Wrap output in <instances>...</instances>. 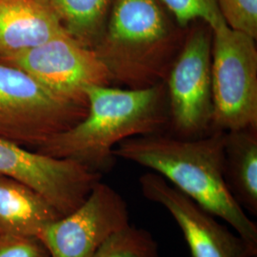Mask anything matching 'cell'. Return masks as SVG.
I'll use <instances>...</instances> for the list:
<instances>
[{
    "mask_svg": "<svg viewBox=\"0 0 257 257\" xmlns=\"http://www.w3.org/2000/svg\"><path fill=\"white\" fill-rule=\"evenodd\" d=\"M226 132L198 138L153 134L131 138L114 148L113 156L152 170L236 233L257 245V225L233 198L225 178Z\"/></svg>",
    "mask_w": 257,
    "mask_h": 257,
    "instance_id": "obj_1",
    "label": "cell"
},
{
    "mask_svg": "<svg viewBox=\"0 0 257 257\" xmlns=\"http://www.w3.org/2000/svg\"><path fill=\"white\" fill-rule=\"evenodd\" d=\"M85 94V117L35 151L74 160L102 174L113 165V150L120 142L159 134L169 118L165 82L146 89L92 85Z\"/></svg>",
    "mask_w": 257,
    "mask_h": 257,
    "instance_id": "obj_2",
    "label": "cell"
},
{
    "mask_svg": "<svg viewBox=\"0 0 257 257\" xmlns=\"http://www.w3.org/2000/svg\"><path fill=\"white\" fill-rule=\"evenodd\" d=\"M185 35L160 0H112L93 50L112 83L146 89L165 82Z\"/></svg>",
    "mask_w": 257,
    "mask_h": 257,
    "instance_id": "obj_3",
    "label": "cell"
},
{
    "mask_svg": "<svg viewBox=\"0 0 257 257\" xmlns=\"http://www.w3.org/2000/svg\"><path fill=\"white\" fill-rule=\"evenodd\" d=\"M88 103L56 95L33 76L0 61V138L36 150L82 120Z\"/></svg>",
    "mask_w": 257,
    "mask_h": 257,
    "instance_id": "obj_4",
    "label": "cell"
},
{
    "mask_svg": "<svg viewBox=\"0 0 257 257\" xmlns=\"http://www.w3.org/2000/svg\"><path fill=\"white\" fill-rule=\"evenodd\" d=\"M213 131L257 128L255 38L223 23L211 29Z\"/></svg>",
    "mask_w": 257,
    "mask_h": 257,
    "instance_id": "obj_5",
    "label": "cell"
},
{
    "mask_svg": "<svg viewBox=\"0 0 257 257\" xmlns=\"http://www.w3.org/2000/svg\"><path fill=\"white\" fill-rule=\"evenodd\" d=\"M212 31L202 21L186 29L183 45L167 76V98L176 138L209 135L212 118Z\"/></svg>",
    "mask_w": 257,
    "mask_h": 257,
    "instance_id": "obj_6",
    "label": "cell"
},
{
    "mask_svg": "<svg viewBox=\"0 0 257 257\" xmlns=\"http://www.w3.org/2000/svg\"><path fill=\"white\" fill-rule=\"evenodd\" d=\"M0 61L24 71L56 95L80 103H88L87 87L112 83L94 50L67 33Z\"/></svg>",
    "mask_w": 257,
    "mask_h": 257,
    "instance_id": "obj_7",
    "label": "cell"
},
{
    "mask_svg": "<svg viewBox=\"0 0 257 257\" xmlns=\"http://www.w3.org/2000/svg\"><path fill=\"white\" fill-rule=\"evenodd\" d=\"M0 175L27 184L62 216L80 206L101 174L71 159L55 158L0 138Z\"/></svg>",
    "mask_w": 257,
    "mask_h": 257,
    "instance_id": "obj_8",
    "label": "cell"
},
{
    "mask_svg": "<svg viewBox=\"0 0 257 257\" xmlns=\"http://www.w3.org/2000/svg\"><path fill=\"white\" fill-rule=\"evenodd\" d=\"M130 224L124 198L99 181L80 206L48 225L37 237L51 257H93L112 234Z\"/></svg>",
    "mask_w": 257,
    "mask_h": 257,
    "instance_id": "obj_9",
    "label": "cell"
},
{
    "mask_svg": "<svg viewBox=\"0 0 257 257\" xmlns=\"http://www.w3.org/2000/svg\"><path fill=\"white\" fill-rule=\"evenodd\" d=\"M141 192L163 206L183 233L192 257H255L257 245L231 232L188 195L164 177L150 172L139 178Z\"/></svg>",
    "mask_w": 257,
    "mask_h": 257,
    "instance_id": "obj_10",
    "label": "cell"
},
{
    "mask_svg": "<svg viewBox=\"0 0 257 257\" xmlns=\"http://www.w3.org/2000/svg\"><path fill=\"white\" fill-rule=\"evenodd\" d=\"M66 33L45 0H0V59Z\"/></svg>",
    "mask_w": 257,
    "mask_h": 257,
    "instance_id": "obj_11",
    "label": "cell"
},
{
    "mask_svg": "<svg viewBox=\"0 0 257 257\" xmlns=\"http://www.w3.org/2000/svg\"><path fill=\"white\" fill-rule=\"evenodd\" d=\"M61 216L27 184L0 175V232L37 237Z\"/></svg>",
    "mask_w": 257,
    "mask_h": 257,
    "instance_id": "obj_12",
    "label": "cell"
},
{
    "mask_svg": "<svg viewBox=\"0 0 257 257\" xmlns=\"http://www.w3.org/2000/svg\"><path fill=\"white\" fill-rule=\"evenodd\" d=\"M225 178L240 207L256 215V128L226 132Z\"/></svg>",
    "mask_w": 257,
    "mask_h": 257,
    "instance_id": "obj_13",
    "label": "cell"
},
{
    "mask_svg": "<svg viewBox=\"0 0 257 257\" xmlns=\"http://www.w3.org/2000/svg\"><path fill=\"white\" fill-rule=\"evenodd\" d=\"M65 32L93 49L104 32L112 0H45Z\"/></svg>",
    "mask_w": 257,
    "mask_h": 257,
    "instance_id": "obj_14",
    "label": "cell"
},
{
    "mask_svg": "<svg viewBox=\"0 0 257 257\" xmlns=\"http://www.w3.org/2000/svg\"><path fill=\"white\" fill-rule=\"evenodd\" d=\"M93 257H159L158 244L150 231L130 224L112 234Z\"/></svg>",
    "mask_w": 257,
    "mask_h": 257,
    "instance_id": "obj_15",
    "label": "cell"
},
{
    "mask_svg": "<svg viewBox=\"0 0 257 257\" xmlns=\"http://www.w3.org/2000/svg\"><path fill=\"white\" fill-rule=\"evenodd\" d=\"M179 27L187 29L195 21H202L211 29L226 23L218 0H160Z\"/></svg>",
    "mask_w": 257,
    "mask_h": 257,
    "instance_id": "obj_16",
    "label": "cell"
},
{
    "mask_svg": "<svg viewBox=\"0 0 257 257\" xmlns=\"http://www.w3.org/2000/svg\"><path fill=\"white\" fill-rule=\"evenodd\" d=\"M218 4L229 27L256 39L257 0H218Z\"/></svg>",
    "mask_w": 257,
    "mask_h": 257,
    "instance_id": "obj_17",
    "label": "cell"
},
{
    "mask_svg": "<svg viewBox=\"0 0 257 257\" xmlns=\"http://www.w3.org/2000/svg\"><path fill=\"white\" fill-rule=\"evenodd\" d=\"M0 257H51L37 236L0 232Z\"/></svg>",
    "mask_w": 257,
    "mask_h": 257,
    "instance_id": "obj_18",
    "label": "cell"
}]
</instances>
